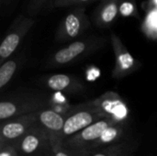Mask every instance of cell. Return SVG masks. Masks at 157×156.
Segmentation results:
<instances>
[{
	"label": "cell",
	"mask_w": 157,
	"mask_h": 156,
	"mask_svg": "<svg viewBox=\"0 0 157 156\" xmlns=\"http://www.w3.org/2000/svg\"><path fill=\"white\" fill-rule=\"evenodd\" d=\"M51 97L44 92L22 89L11 92L0 101L1 121L51 108Z\"/></svg>",
	"instance_id": "obj_1"
},
{
	"label": "cell",
	"mask_w": 157,
	"mask_h": 156,
	"mask_svg": "<svg viewBox=\"0 0 157 156\" xmlns=\"http://www.w3.org/2000/svg\"><path fill=\"white\" fill-rule=\"evenodd\" d=\"M119 122L121 121L110 118H103L64 140L63 145L78 156H88V150L92 143H95L108 128Z\"/></svg>",
	"instance_id": "obj_2"
},
{
	"label": "cell",
	"mask_w": 157,
	"mask_h": 156,
	"mask_svg": "<svg viewBox=\"0 0 157 156\" xmlns=\"http://www.w3.org/2000/svg\"><path fill=\"white\" fill-rule=\"evenodd\" d=\"M103 118L106 117L93 105L92 101L72 106L70 114L67 116L63 126L62 133L63 142Z\"/></svg>",
	"instance_id": "obj_3"
},
{
	"label": "cell",
	"mask_w": 157,
	"mask_h": 156,
	"mask_svg": "<svg viewBox=\"0 0 157 156\" xmlns=\"http://www.w3.org/2000/svg\"><path fill=\"white\" fill-rule=\"evenodd\" d=\"M13 143L20 156H42L52 149L49 133L38 123Z\"/></svg>",
	"instance_id": "obj_4"
},
{
	"label": "cell",
	"mask_w": 157,
	"mask_h": 156,
	"mask_svg": "<svg viewBox=\"0 0 157 156\" xmlns=\"http://www.w3.org/2000/svg\"><path fill=\"white\" fill-rule=\"evenodd\" d=\"M38 84L52 92L62 93L69 96L83 95L87 91L86 84L77 76L68 74H54L41 76Z\"/></svg>",
	"instance_id": "obj_5"
},
{
	"label": "cell",
	"mask_w": 157,
	"mask_h": 156,
	"mask_svg": "<svg viewBox=\"0 0 157 156\" xmlns=\"http://www.w3.org/2000/svg\"><path fill=\"white\" fill-rule=\"evenodd\" d=\"M37 123V112L1 121L0 143L16 142Z\"/></svg>",
	"instance_id": "obj_6"
},
{
	"label": "cell",
	"mask_w": 157,
	"mask_h": 156,
	"mask_svg": "<svg viewBox=\"0 0 157 156\" xmlns=\"http://www.w3.org/2000/svg\"><path fill=\"white\" fill-rule=\"evenodd\" d=\"M66 116L52 108H45L37 112V121L50 135L52 148L53 150L62 147L63 144L62 133L65 123Z\"/></svg>",
	"instance_id": "obj_7"
},
{
	"label": "cell",
	"mask_w": 157,
	"mask_h": 156,
	"mask_svg": "<svg viewBox=\"0 0 157 156\" xmlns=\"http://www.w3.org/2000/svg\"><path fill=\"white\" fill-rule=\"evenodd\" d=\"M98 43H87L86 41H75L69 46L56 51L46 63L44 68H57L68 65L82 57L90 51L97 49Z\"/></svg>",
	"instance_id": "obj_8"
},
{
	"label": "cell",
	"mask_w": 157,
	"mask_h": 156,
	"mask_svg": "<svg viewBox=\"0 0 157 156\" xmlns=\"http://www.w3.org/2000/svg\"><path fill=\"white\" fill-rule=\"evenodd\" d=\"M91 101L106 118L114 119L118 121H126L129 109L125 102L117 93L108 91Z\"/></svg>",
	"instance_id": "obj_9"
},
{
	"label": "cell",
	"mask_w": 157,
	"mask_h": 156,
	"mask_svg": "<svg viewBox=\"0 0 157 156\" xmlns=\"http://www.w3.org/2000/svg\"><path fill=\"white\" fill-rule=\"evenodd\" d=\"M113 48L115 51V66L112 71V77L115 79L124 78L140 68V63H138L132 55L126 50L118 39L113 40Z\"/></svg>",
	"instance_id": "obj_10"
},
{
	"label": "cell",
	"mask_w": 157,
	"mask_h": 156,
	"mask_svg": "<svg viewBox=\"0 0 157 156\" xmlns=\"http://www.w3.org/2000/svg\"><path fill=\"white\" fill-rule=\"evenodd\" d=\"M128 129V124L126 121L119 122L113 126H110L108 128L101 136L92 143L88 150V155L100 150L103 148H106L108 146L113 145L115 143H121L124 140H126L124 137L126 135Z\"/></svg>",
	"instance_id": "obj_11"
},
{
	"label": "cell",
	"mask_w": 157,
	"mask_h": 156,
	"mask_svg": "<svg viewBox=\"0 0 157 156\" xmlns=\"http://www.w3.org/2000/svg\"><path fill=\"white\" fill-rule=\"evenodd\" d=\"M137 148V142L132 139H126L121 143L100 149L88 156H132Z\"/></svg>",
	"instance_id": "obj_12"
},
{
	"label": "cell",
	"mask_w": 157,
	"mask_h": 156,
	"mask_svg": "<svg viewBox=\"0 0 157 156\" xmlns=\"http://www.w3.org/2000/svg\"><path fill=\"white\" fill-rule=\"evenodd\" d=\"M21 33L12 32L8 34L0 45V59L4 61L7 59L17 48L21 40Z\"/></svg>",
	"instance_id": "obj_13"
},
{
	"label": "cell",
	"mask_w": 157,
	"mask_h": 156,
	"mask_svg": "<svg viewBox=\"0 0 157 156\" xmlns=\"http://www.w3.org/2000/svg\"><path fill=\"white\" fill-rule=\"evenodd\" d=\"M18 68V62L16 59L7 60L0 67V89H4L14 77Z\"/></svg>",
	"instance_id": "obj_14"
},
{
	"label": "cell",
	"mask_w": 157,
	"mask_h": 156,
	"mask_svg": "<svg viewBox=\"0 0 157 156\" xmlns=\"http://www.w3.org/2000/svg\"><path fill=\"white\" fill-rule=\"evenodd\" d=\"M64 29L66 36L69 38H75L80 33L81 29V24L78 17L74 14L67 16L64 22Z\"/></svg>",
	"instance_id": "obj_15"
},
{
	"label": "cell",
	"mask_w": 157,
	"mask_h": 156,
	"mask_svg": "<svg viewBox=\"0 0 157 156\" xmlns=\"http://www.w3.org/2000/svg\"><path fill=\"white\" fill-rule=\"evenodd\" d=\"M118 13V7L114 3H111L109 5H108L102 11V15H101V18L105 23H109L111 22L115 17L117 16Z\"/></svg>",
	"instance_id": "obj_16"
},
{
	"label": "cell",
	"mask_w": 157,
	"mask_h": 156,
	"mask_svg": "<svg viewBox=\"0 0 157 156\" xmlns=\"http://www.w3.org/2000/svg\"><path fill=\"white\" fill-rule=\"evenodd\" d=\"M0 156H20L13 143H0Z\"/></svg>",
	"instance_id": "obj_17"
},
{
	"label": "cell",
	"mask_w": 157,
	"mask_h": 156,
	"mask_svg": "<svg viewBox=\"0 0 157 156\" xmlns=\"http://www.w3.org/2000/svg\"><path fill=\"white\" fill-rule=\"evenodd\" d=\"M42 156H78L75 154V153H73L72 151L68 150L67 148H65L63 145L62 147H59L55 150H53L52 148L47 152L44 155Z\"/></svg>",
	"instance_id": "obj_18"
},
{
	"label": "cell",
	"mask_w": 157,
	"mask_h": 156,
	"mask_svg": "<svg viewBox=\"0 0 157 156\" xmlns=\"http://www.w3.org/2000/svg\"><path fill=\"white\" fill-rule=\"evenodd\" d=\"M133 5L130 2H124L121 4V6H120V11L121 13V15L123 16H130L132 14L133 12Z\"/></svg>",
	"instance_id": "obj_19"
},
{
	"label": "cell",
	"mask_w": 157,
	"mask_h": 156,
	"mask_svg": "<svg viewBox=\"0 0 157 156\" xmlns=\"http://www.w3.org/2000/svg\"><path fill=\"white\" fill-rule=\"evenodd\" d=\"M150 23H151L153 26L157 27V12H155V13H154V14L151 15V17H150Z\"/></svg>",
	"instance_id": "obj_20"
},
{
	"label": "cell",
	"mask_w": 157,
	"mask_h": 156,
	"mask_svg": "<svg viewBox=\"0 0 157 156\" xmlns=\"http://www.w3.org/2000/svg\"><path fill=\"white\" fill-rule=\"evenodd\" d=\"M80 1H87V0H80Z\"/></svg>",
	"instance_id": "obj_21"
},
{
	"label": "cell",
	"mask_w": 157,
	"mask_h": 156,
	"mask_svg": "<svg viewBox=\"0 0 157 156\" xmlns=\"http://www.w3.org/2000/svg\"><path fill=\"white\" fill-rule=\"evenodd\" d=\"M155 2H156V3H157V0H155Z\"/></svg>",
	"instance_id": "obj_22"
}]
</instances>
